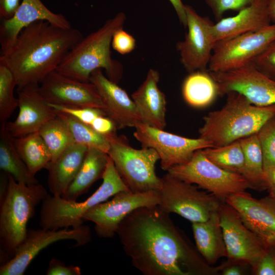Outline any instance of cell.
Wrapping results in <instances>:
<instances>
[{"mask_svg": "<svg viewBox=\"0 0 275 275\" xmlns=\"http://www.w3.org/2000/svg\"><path fill=\"white\" fill-rule=\"evenodd\" d=\"M20 3V0H0L1 18L6 19L12 17Z\"/></svg>", "mask_w": 275, "mask_h": 275, "instance_id": "43", "label": "cell"}, {"mask_svg": "<svg viewBox=\"0 0 275 275\" xmlns=\"http://www.w3.org/2000/svg\"><path fill=\"white\" fill-rule=\"evenodd\" d=\"M90 82L97 89L105 106V116L113 121L117 130L135 127L142 123L132 98L104 75L102 69L92 72Z\"/></svg>", "mask_w": 275, "mask_h": 275, "instance_id": "21", "label": "cell"}, {"mask_svg": "<svg viewBox=\"0 0 275 275\" xmlns=\"http://www.w3.org/2000/svg\"><path fill=\"white\" fill-rule=\"evenodd\" d=\"M97 132L106 135L117 130L113 121L106 116L96 118L90 125Z\"/></svg>", "mask_w": 275, "mask_h": 275, "instance_id": "42", "label": "cell"}, {"mask_svg": "<svg viewBox=\"0 0 275 275\" xmlns=\"http://www.w3.org/2000/svg\"><path fill=\"white\" fill-rule=\"evenodd\" d=\"M106 136L109 143L107 154L128 189L133 193L158 191L161 179L155 170L159 160L157 152L151 148H133L125 136L116 131Z\"/></svg>", "mask_w": 275, "mask_h": 275, "instance_id": "7", "label": "cell"}, {"mask_svg": "<svg viewBox=\"0 0 275 275\" xmlns=\"http://www.w3.org/2000/svg\"><path fill=\"white\" fill-rule=\"evenodd\" d=\"M268 10L270 21L275 24V0H268Z\"/></svg>", "mask_w": 275, "mask_h": 275, "instance_id": "47", "label": "cell"}, {"mask_svg": "<svg viewBox=\"0 0 275 275\" xmlns=\"http://www.w3.org/2000/svg\"><path fill=\"white\" fill-rule=\"evenodd\" d=\"M134 38L122 28L118 30L113 35L112 40L113 48L121 54L130 53L135 47Z\"/></svg>", "mask_w": 275, "mask_h": 275, "instance_id": "39", "label": "cell"}, {"mask_svg": "<svg viewBox=\"0 0 275 275\" xmlns=\"http://www.w3.org/2000/svg\"><path fill=\"white\" fill-rule=\"evenodd\" d=\"M88 148L74 144L46 167L47 184L52 195L62 197L76 176L84 160Z\"/></svg>", "mask_w": 275, "mask_h": 275, "instance_id": "24", "label": "cell"}, {"mask_svg": "<svg viewBox=\"0 0 275 275\" xmlns=\"http://www.w3.org/2000/svg\"><path fill=\"white\" fill-rule=\"evenodd\" d=\"M174 8L180 23L186 27V15L185 9V4L182 0H169Z\"/></svg>", "mask_w": 275, "mask_h": 275, "instance_id": "45", "label": "cell"}, {"mask_svg": "<svg viewBox=\"0 0 275 275\" xmlns=\"http://www.w3.org/2000/svg\"><path fill=\"white\" fill-rule=\"evenodd\" d=\"M159 74L150 69L142 85L131 95L138 114L142 123L163 129L166 126L167 101L164 94L159 90Z\"/></svg>", "mask_w": 275, "mask_h": 275, "instance_id": "22", "label": "cell"}, {"mask_svg": "<svg viewBox=\"0 0 275 275\" xmlns=\"http://www.w3.org/2000/svg\"><path fill=\"white\" fill-rule=\"evenodd\" d=\"M126 19L124 12H119L98 30L83 37L56 71L75 80L90 82L93 71L103 69L106 77L118 84L122 76L123 68L120 62L112 58L111 46L114 34L123 28Z\"/></svg>", "mask_w": 275, "mask_h": 275, "instance_id": "4", "label": "cell"}, {"mask_svg": "<svg viewBox=\"0 0 275 275\" xmlns=\"http://www.w3.org/2000/svg\"><path fill=\"white\" fill-rule=\"evenodd\" d=\"M40 84L39 91L50 104L71 107H93L104 111L101 96L91 82L75 80L55 70Z\"/></svg>", "mask_w": 275, "mask_h": 275, "instance_id": "17", "label": "cell"}, {"mask_svg": "<svg viewBox=\"0 0 275 275\" xmlns=\"http://www.w3.org/2000/svg\"><path fill=\"white\" fill-rule=\"evenodd\" d=\"M192 229L197 249L208 264L227 257L218 210L205 222L192 223Z\"/></svg>", "mask_w": 275, "mask_h": 275, "instance_id": "25", "label": "cell"}, {"mask_svg": "<svg viewBox=\"0 0 275 275\" xmlns=\"http://www.w3.org/2000/svg\"><path fill=\"white\" fill-rule=\"evenodd\" d=\"M257 134L262 151L264 169L275 166V116L268 120Z\"/></svg>", "mask_w": 275, "mask_h": 275, "instance_id": "35", "label": "cell"}, {"mask_svg": "<svg viewBox=\"0 0 275 275\" xmlns=\"http://www.w3.org/2000/svg\"><path fill=\"white\" fill-rule=\"evenodd\" d=\"M15 147L30 174H36L51 161V155L39 131L13 138Z\"/></svg>", "mask_w": 275, "mask_h": 275, "instance_id": "29", "label": "cell"}, {"mask_svg": "<svg viewBox=\"0 0 275 275\" xmlns=\"http://www.w3.org/2000/svg\"><path fill=\"white\" fill-rule=\"evenodd\" d=\"M223 274L224 275H240L242 274L241 269L236 266H231L224 269Z\"/></svg>", "mask_w": 275, "mask_h": 275, "instance_id": "46", "label": "cell"}, {"mask_svg": "<svg viewBox=\"0 0 275 275\" xmlns=\"http://www.w3.org/2000/svg\"><path fill=\"white\" fill-rule=\"evenodd\" d=\"M102 179L101 185L84 202L67 200L62 197L48 195L41 202L39 221L41 228L57 230L79 227L83 225L84 214L91 208L120 191L129 190L109 156Z\"/></svg>", "mask_w": 275, "mask_h": 275, "instance_id": "6", "label": "cell"}, {"mask_svg": "<svg viewBox=\"0 0 275 275\" xmlns=\"http://www.w3.org/2000/svg\"><path fill=\"white\" fill-rule=\"evenodd\" d=\"M205 155L213 163L229 172L243 176L244 157L239 140L230 144L202 149Z\"/></svg>", "mask_w": 275, "mask_h": 275, "instance_id": "31", "label": "cell"}, {"mask_svg": "<svg viewBox=\"0 0 275 275\" xmlns=\"http://www.w3.org/2000/svg\"><path fill=\"white\" fill-rule=\"evenodd\" d=\"M39 20L46 21L62 28H72L70 22L63 14L52 12L41 0H22L12 16L3 19L1 23V54L13 45L23 29Z\"/></svg>", "mask_w": 275, "mask_h": 275, "instance_id": "20", "label": "cell"}, {"mask_svg": "<svg viewBox=\"0 0 275 275\" xmlns=\"http://www.w3.org/2000/svg\"><path fill=\"white\" fill-rule=\"evenodd\" d=\"M134 128V138L142 147L151 148L157 152L161 168L166 171L189 161L196 151L213 147L209 142L200 137L188 138L142 123Z\"/></svg>", "mask_w": 275, "mask_h": 275, "instance_id": "13", "label": "cell"}, {"mask_svg": "<svg viewBox=\"0 0 275 275\" xmlns=\"http://www.w3.org/2000/svg\"><path fill=\"white\" fill-rule=\"evenodd\" d=\"M6 194L0 201V258L1 265L12 258L24 240L29 220L36 206L49 195L41 184L27 185L9 174Z\"/></svg>", "mask_w": 275, "mask_h": 275, "instance_id": "5", "label": "cell"}, {"mask_svg": "<svg viewBox=\"0 0 275 275\" xmlns=\"http://www.w3.org/2000/svg\"><path fill=\"white\" fill-rule=\"evenodd\" d=\"M132 265L144 275H203L208 264L184 233L158 205L139 208L116 231Z\"/></svg>", "mask_w": 275, "mask_h": 275, "instance_id": "1", "label": "cell"}, {"mask_svg": "<svg viewBox=\"0 0 275 275\" xmlns=\"http://www.w3.org/2000/svg\"><path fill=\"white\" fill-rule=\"evenodd\" d=\"M39 132L55 160L65 150L75 144L72 134L63 120L57 116L45 124Z\"/></svg>", "mask_w": 275, "mask_h": 275, "instance_id": "32", "label": "cell"}, {"mask_svg": "<svg viewBox=\"0 0 275 275\" xmlns=\"http://www.w3.org/2000/svg\"><path fill=\"white\" fill-rule=\"evenodd\" d=\"M185 9L187 32L184 39L176 44L180 62L189 73L206 70L216 43L212 32L214 23L191 6L185 5Z\"/></svg>", "mask_w": 275, "mask_h": 275, "instance_id": "15", "label": "cell"}, {"mask_svg": "<svg viewBox=\"0 0 275 275\" xmlns=\"http://www.w3.org/2000/svg\"><path fill=\"white\" fill-rule=\"evenodd\" d=\"M253 63L260 72L275 81V39L255 58Z\"/></svg>", "mask_w": 275, "mask_h": 275, "instance_id": "36", "label": "cell"}, {"mask_svg": "<svg viewBox=\"0 0 275 275\" xmlns=\"http://www.w3.org/2000/svg\"><path fill=\"white\" fill-rule=\"evenodd\" d=\"M83 37L72 27L64 29L37 21L21 31L13 45L1 55L0 63L13 73L17 89L38 84L56 70Z\"/></svg>", "mask_w": 275, "mask_h": 275, "instance_id": "2", "label": "cell"}, {"mask_svg": "<svg viewBox=\"0 0 275 275\" xmlns=\"http://www.w3.org/2000/svg\"><path fill=\"white\" fill-rule=\"evenodd\" d=\"M266 189L269 194L275 196V166L264 169Z\"/></svg>", "mask_w": 275, "mask_h": 275, "instance_id": "44", "label": "cell"}, {"mask_svg": "<svg viewBox=\"0 0 275 275\" xmlns=\"http://www.w3.org/2000/svg\"><path fill=\"white\" fill-rule=\"evenodd\" d=\"M220 109L205 116L199 137L214 147L224 146L256 134L275 116V104L257 106L243 95L230 92Z\"/></svg>", "mask_w": 275, "mask_h": 275, "instance_id": "3", "label": "cell"}, {"mask_svg": "<svg viewBox=\"0 0 275 275\" xmlns=\"http://www.w3.org/2000/svg\"><path fill=\"white\" fill-rule=\"evenodd\" d=\"M49 104L54 109L68 114L89 125L96 118L100 116H105L103 110L97 108L71 107L50 103Z\"/></svg>", "mask_w": 275, "mask_h": 275, "instance_id": "38", "label": "cell"}, {"mask_svg": "<svg viewBox=\"0 0 275 275\" xmlns=\"http://www.w3.org/2000/svg\"><path fill=\"white\" fill-rule=\"evenodd\" d=\"M57 115L68 126L75 144L93 148L107 153L109 143L106 135L101 134L92 127L74 117L56 111Z\"/></svg>", "mask_w": 275, "mask_h": 275, "instance_id": "33", "label": "cell"}, {"mask_svg": "<svg viewBox=\"0 0 275 275\" xmlns=\"http://www.w3.org/2000/svg\"><path fill=\"white\" fill-rule=\"evenodd\" d=\"M268 0H255L235 16L222 18L212 25L216 41L254 32L270 24Z\"/></svg>", "mask_w": 275, "mask_h": 275, "instance_id": "23", "label": "cell"}, {"mask_svg": "<svg viewBox=\"0 0 275 275\" xmlns=\"http://www.w3.org/2000/svg\"><path fill=\"white\" fill-rule=\"evenodd\" d=\"M158 190L133 193L120 191L109 201L94 206L84 215L83 220L93 222L94 230L100 238H111L116 234L121 222L130 213L142 207L158 205Z\"/></svg>", "mask_w": 275, "mask_h": 275, "instance_id": "11", "label": "cell"}, {"mask_svg": "<svg viewBox=\"0 0 275 275\" xmlns=\"http://www.w3.org/2000/svg\"><path fill=\"white\" fill-rule=\"evenodd\" d=\"M39 85L33 84L17 89L19 113L15 120L7 123L13 138L35 132L57 116V112L39 91Z\"/></svg>", "mask_w": 275, "mask_h": 275, "instance_id": "19", "label": "cell"}, {"mask_svg": "<svg viewBox=\"0 0 275 275\" xmlns=\"http://www.w3.org/2000/svg\"><path fill=\"white\" fill-rule=\"evenodd\" d=\"M217 21L223 18L227 11L239 12L251 5L255 0H205Z\"/></svg>", "mask_w": 275, "mask_h": 275, "instance_id": "37", "label": "cell"}, {"mask_svg": "<svg viewBox=\"0 0 275 275\" xmlns=\"http://www.w3.org/2000/svg\"><path fill=\"white\" fill-rule=\"evenodd\" d=\"M17 83L11 70L0 63V123L7 122L18 107V99L14 95Z\"/></svg>", "mask_w": 275, "mask_h": 275, "instance_id": "34", "label": "cell"}, {"mask_svg": "<svg viewBox=\"0 0 275 275\" xmlns=\"http://www.w3.org/2000/svg\"><path fill=\"white\" fill-rule=\"evenodd\" d=\"M275 39V24L217 41L208 68L209 72L236 69L252 63Z\"/></svg>", "mask_w": 275, "mask_h": 275, "instance_id": "10", "label": "cell"}, {"mask_svg": "<svg viewBox=\"0 0 275 275\" xmlns=\"http://www.w3.org/2000/svg\"><path fill=\"white\" fill-rule=\"evenodd\" d=\"M167 172L196 185L223 202L229 196L254 189L241 175L225 170L211 161L202 149L196 151L187 162L174 166Z\"/></svg>", "mask_w": 275, "mask_h": 275, "instance_id": "8", "label": "cell"}, {"mask_svg": "<svg viewBox=\"0 0 275 275\" xmlns=\"http://www.w3.org/2000/svg\"><path fill=\"white\" fill-rule=\"evenodd\" d=\"M244 157L243 176L254 189H266L263 157L257 134L239 140Z\"/></svg>", "mask_w": 275, "mask_h": 275, "instance_id": "30", "label": "cell"}, {"mask_svg": "<svg viewBox=\"0 0 275 275\" xmlns=\"http://www.w3.org/2000/svg\"><path fill=\"white\" fill-rule=\"evenodd\" d=\"M108 159L107 153L89 148L76 176L62 197L76 201L98 179L102 178Z\"/></svg>", "mask_w": 275, "mask_h": 275, "instance_id": "26", "label": "cell"}, {"mask_svg": "<svg viewBox=\"0 0 275 275\" xmlns=\"http://www.w3.org/2000/svg\"><path fill=\"white\" fill-rule=\"evenodd\" d=\"M258 275H275V254L273 248L268 249L256 267Z\"/></svg>", "mask_w": 275, "mask_h": 275, "instance_id": "41", "label": "cell"}, {"mask_svg": "<svg viewBox=\"0 0 275 275\" xmlns=\"http://www.w3.org/2000/svg\"><path fill=\"white\" fill-rule=\"evenodd\" d=\"M216 82L218 95L235 92L257 106L275 104V81L260 72L253 62L224 72H209Z\"/></svg>", "mask_w": 275, "mask_h": 275, "instance_id": "16", "label": "cell"}, {"mask_svg": "<svg viewBox=\"0 0 275 275\" xmlns=\"http://www.w3.org/2000/svg\"><path fill=\"white\" fill-rule=\"evenodd\" d=\"M81 269L77 266L68 265L57 259L52 258L48 264L47 275H80Z\"/></svg>", "mask_w": 275, "mask_h": 275, "instance_id": "40", "label": "cell"}, {"mask_svg": "<svg viewBox=\"0 0 275 275\" xmlns=\"http://www.w3.org/2000/svg\"><path fill=\"white\" fill-rule=\"evenodd\" d=\"M218 214L227 257L256 268L269 248L244 225L238 213L226 202L221 204Z\"/></svg>", "mask_w": 275, "mask_h": 275, "instance_id": "14", "label": "cell"}, {"mask_svg": "<svg viewBox=\"0 0 275 275\" xmlns=\"http://www.w3.org/2000/svg\"><path fill=\"white\" fill-rule=\"evenodd\" d=\"M238 213L244 225L268 248L275 247V196L256 199L244 191L225 201Z\"/></svg>", "mask_w": 275, "mask_h": 275, "instance_id": "18", "label": "cell"}, {"mask_svg": "<svg viewBox=\"0 0 275 275\" xmlns=\"http://www.w3.org/2000/svg\"><path fill=\"white\" fill-rule=\"evenodd\" d=\"M161 179L158 206L164 212L175 213L191 223L208 220L217 211L222 202L196 185L167 172Z\"/></svg>", "mask_w": 275, "mask_h": 275, "instance_id": "9", "label": "cell"}, {"mask_svg": "<svg viewBox=\"0 0 275 275\" xmlns=\"http://www.w3.org/2000/svg\"><path fill=\"white\" fill-rule=\"evenodd\" d=\"M182 94L190 106L203 107L211 103L218 95L217 86L208 70H198L189 73L184 79Z\"/></svg>", "mask_w": 275, "mask_h": 275, "instance_id": "28", "label": "cell"}, {"mask_svg": "<svg viewBox=\"0 0 275 275\" xmlns=\"http://www.w3.org/2000/svg\"><path fill=\"white\" fill-rule=\"evenodd\" d=\"M5 122L1 123L0 128V168L10 174L18 182L32 185L39 183L32 176L25 163L17 152L13 138L10 134Z\"/></svg>", "mask_w": 275, "mask_h": 275, "instance_id": "27", "label": "cell"}, {"mask_svg": "<svg viewBox=\"0 0 275 275\" xmlns=\"http://www.w3.org/2000/svg\"><path fill=\"white\" fill-rule=\"evenodd\" d=\"M73 240L74 246L85 245L92 240L90 227H79L57 230L28 229L25 238L17 248L14 257L0 267L1 275H22L28 266L43 249L57 241Z\"/></svg>", "mask_w": 275, "mask_h": 275, "instance_id": "12", "label": "cell"}]
</instances>
